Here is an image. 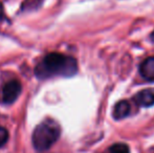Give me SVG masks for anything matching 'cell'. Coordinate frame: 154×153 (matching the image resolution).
Here are the masks:
<instances>
[{"instance_id":"obj_9","label":"cell","mask_w":154,"mask_h":153,"mask_svg":"<svg viewBox=\"0 0 154 153\" xmlns=\"http://www.w3.org/2000/svg\"><path fill=\"white\" fill-rule=\"evenodd\" d=\"M8 141V132L4 127L0 126V147L4 146Z\"/></svg>"},{"instance_id":"obj_11","label":"cell","mask_w":154,"mask_h":153,"mask_svg":"<svg viewBox=\"0 0 154 153\" xmlns=\"http://www.w3.org/2000/svg\"><path fill=\"white\" fill-rule=\"evenodd\" d=\"M150 38H151V40H152V42H154V32H153V33H152V34H151Z\"/></svg>"},{"instance_id":"obj_1","label":"cell","mask_w":154,"mask_h":153,"mask_svg":"<svg viewBox=\"0 0 154 153\" xmlns=\"http://www.w3.org/2000/svg\"><path fill=\"white\" fill-rule=\"evenodd\" d=\"M78 64L75 58L59 53H51L36 66L35 74L39 79L71 77L75 75Z\"/></svg>"},{"instance_id":"obj_7","label":"cell","mask_w":154,"mask_h":153,"mask_svg":"<svg viewBox=\"0 0 154 153\" xmlns=\"http://www.w3.org/2000/svg\"><path fill=\"white\" fill-rule=\"evenodd\" d=\"M44 0H24V2L21 5V11H34L38 10L42 5Z\"/></svg>"},{"instance_id":"obj_5","label":"cell","mask_w":154,"mask_h":153,"mask_svg":"<svg viewBox=\"0 0 154 153\" xmlns=\"http://www.w3.org/2000/svg\"><path fill=\"white\" fill-rule=\"evenodd\" d=\"M140 74L148 81H154V57L146 59L140 66Z\"/></svg>"},{"instance_id":"obj_3","label":"cell","mask_w":154,"mask_h":153,"mask_svg":"<svg viewBox=\"0 0 154 153\" xmlns=\"http://www.w3.org/2000/svg\"><path fill=\"white\" fill-rule=\"evenodd\" d=\"M22 86L17 80H11L2 88V101L6 104H12L20 96Z\"/></svg>"},{"instance_id":"obj_4","label":"cell","mask_w":154,"mask_h":153,"mask_svg":"<svg viewBox=\"0 0 154 153\" xmlns=\"http://www.w3.org/2000/svg\"><path fill=\"white\" fill-rule=\"evenodd\" d=\"M134 101L140 107H151L154 105V88L143 89L135 94Z\"/></svg>"},{"instance_id":"obj_6","label":"cell","mask_w":154,"mask_h":153,"mask_svg":"<svg viewBox=\"0 0 154 153\" xmlns=\"http://www.w3.org/2000/svg\"><path fill=\"white\" fill-rule=\"evenodd\" d=\"M130 104L128 101H120L113 108V118L116 120H122L130 115Z\"/></svg>"},{"instance_id":"obj_8","label":"cell","mask_w":154,"mask_h":153,"mask_svg":"<svg viewBox=\"0 0 154 153\" xmlns=\"http://www.w3.org/2000/svg\"><path fill=\"white\" fill-rule=\"evenodd\" d=\"M109 153H130V150L126 144L116 143L110 147Z\"/></svg>"},{"instance_id":"obj_2","label":"cell","mask_w":154,"mask_h":153,"mask_svg":"<svg viewBox=\"0 0 154 153\" xmlns=\"http://www.w3.org/2000/svg\"><path fill=\"white\" fill-rule=\"evenodd\" d=\"M60 134H61V129L56 121H43L39 125H37L32 132V146L39 152L46 151L59 139Z\"/></svg>"},{"instance_id":"obj_10","label":"cell","mask_w":154,"mask_h":153,"mask_svg":"<svg viewBox=\"0 0 154 153\" xmlns=\"http://www.w3.org/2000/svg\"><path fill=\"white\" fill-rule=\"evenodd\" d=\"M3 15H4V10H3V5L2 3L0 2V20L3 18Z\"/></svg>"}]
</instances>
